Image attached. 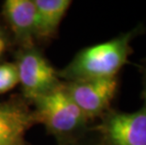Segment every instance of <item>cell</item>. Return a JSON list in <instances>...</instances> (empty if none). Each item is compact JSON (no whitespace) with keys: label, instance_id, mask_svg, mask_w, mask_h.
Wrapping results in <instances>:
<instances>
[{"label":"cell","instance_id":"cell-6","mask_svg":"<svg viewBox=\"0 0 146 145\" xmlns=\"http://www.w3.org/2000/svg\"><path fill=\"white\" fill-rule=\"evenodd\" d=\"M3 12L12 31L26 47L31 46L36 38L37 11L32 0H7L3 5Z\"/></svg>","mask_w":146,"mask_h":145},{"label":"cell","instance_id":"cell-9","mask_svg":"<svg viewBox=\"0 0 146 145\" xmlns=\"http://www.w3.org/2000/svg\"><path fill=\"white\" fill-rule=\"evenodd\" d=\"M19 83L18 70L15 63H4L0 65V93L13 89Z\"/></svg>","mask_w":146,"mask_h":145},{"label":"cell","instance_id":"cell-12","mask_svg":"<svg viewBox=\"0 0 146 145\" xmlns=\"http://www.w3.org/2000/svg\"><path fill=\"white\" fill-rule=\"evenodd\" d=\"M98 145H101V143H100V142H99V144H98Z\"/></svg>","mask_w":146,"mask_h":145},{"label":"cell","instance_id":"cell-2","mask_svg":"<svg viewBox=\"0 0 146 145\" xmlns=\"http://www.w3.org/2000/svg\"><path fill=\"white\" fill-rule=\"evenodd\" d=\"M33 101L36 106L34 120L43 123L56 135L76 134L82 131L89 121L71 98L65 85H58Z\"/></svg>","mask_w":146,"mask_h":145},{"label":"cell","instance_id":"cell-8","mask_svg":"<svg viewBox=\"0 0 146 145\" xmlns=\"http://www.w3.org/2000/svg\"><path fill=\"white\" fill-rule=\"evenodd\" d=\"M37 11L36 38L48 39L57 32L64 14L71 6L69 0H33Z\"/></svg>","mask_w":146,"mask_h":145},{"label":"cell","instance_id":"cell-7","mask_svg":"<svg viewBox=\"0 0 146 145\" xmlns=\"http://www.w3.org/2000/svg\"><path fill=\"white\" fill-rule=\"evenodd\" d=\"M34 122L33 114L20 107L0 106V145H20L24 134Z\"/></svg>","mask_w":146,"mask_h":145},{"label":"cell","instance_id":"cell-3","mask_svg":"<svg viewBox=\"0 0 146 145\" xmlns=\"http://www.w3.org/2000/svg\"><path fill=\"white\" fill-rule=\"evenodd\" d=\"M94 128L101 145H146V107L134 112L108 110Z\"/></svg>","mask_w":146,"mask_h":145},{"label":"cell","instance_id":"cell-11","mask_svg":"<svg viewBox=\"0 0 146 145\" xmlns=\"http://www.w3.org/2000/svg\"><path fill=\"white\" fill-rule=\"evenodd\" d=\"M5 48H6V41L2 31L0 30V57L3 54V52L5 51Z\"/></svg>","mask_w":146,"mask_h":145},{"label":"cell","instance_id":"cell-10","mask_svg":"<svg viewBox=\"0 0 146 145\" xmlns=\"http://www.w3.org/2000/svg\"><path fill=\"white\" fill-rule=\"evenodd\" d=\"M141 69V73L142 75V92H141V96L145 101L144 107H146V58H143L141 62V65L139 66Z\"/></svg>","mask_w":146,"mask_h":145},{"label":"cell","instance_id":"cell-5","mask_svg":"<svg viewBox=\"0 0 146 145\" xmlns=\"http://www.w3.org/2000/svg\"><path fill=\"white\" fill-rule=\"evenodd\" d=\"M117 76L108 78L70 82L65 85L68 93L88 119L103 116L110 110L111 101L117 93Z\"/></svg>","mask_w":146,"mask_h":145},{"label":"cell","instance_id":"cell-1","mask_svg":"<svg viewBox=\"0 0 146 145\" xmlns=\"http://www.w3.org/2000/svg\"><path fill=\"white\" fill-rule=\"evenodd\" d=\"M143 32V24H139L110 41L82 49L58 76L69 83L117 76L133 53L131 42Z\"/></svg>","mask_w":146,"mask_h":145},{"label":"cell","instance_id":"cell-4","mask_svg":"<svg viewBox=\"0 0 146 145\" xmlns=\"http://www.w3.org/2000/svg\"><path fill=\"white\" fill-rule=\"evenodd\" d=\"M15 64L24 93L30 99L47 93L60 85L58 73L32 46L21 52Z\"/></svg>","mask_w":146,"mask_h":145}]
</instances>
